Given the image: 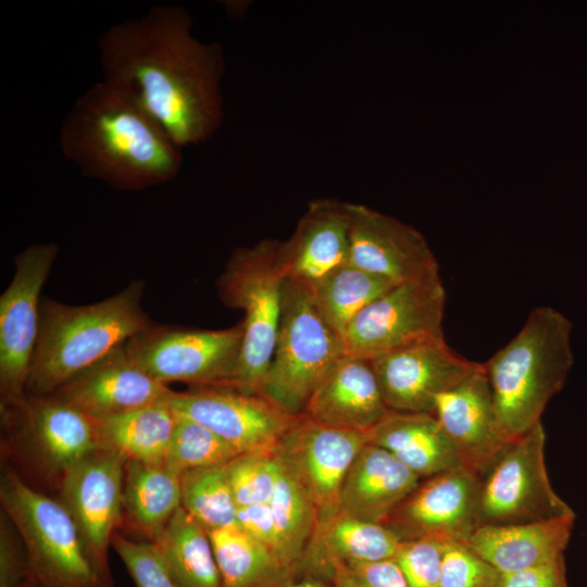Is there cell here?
Listing matches in <instances>:
<instances>
[{
    "label": "cell",
    "instance_id": "cell-1",
    "mask_svg": "<svg viewBox=\"0 0 587 587\" xmlns=\"http://www.w3.org/2000/svg\"><path fill=\"white\" fill-rule=\"evenodd\" d=\"M182 5L151 8L98 38L104 82L126 93L180 148L209 140L224 118L221 45L192 35Z\"/></svg>",
    "mask_w": 587,
    "mask_h": 587
},
{
    "label": "cell",
    "instance_id": "cell-2",
    "mask_svg": "<svg viewBox=\"0 0 587 587\" xmlns=\"http://www.w3.org/2000/svg\"><path fill=\"white\" fill-rule=\"evenodd\" d=\"M63 155L85 177L123 191L174 179L182 149L136 102L101 80L74 102L59 135Z\"/></svg>",
    "mask_w": 587,
    "mask_h": 587
},
{
    "label": "cell",
    "instance_id": "cell-3",
    "mask_svg": "<svg viewBox=\"0 0 587 587\" xmlns=\"http://www.w3.org/2000/svg\"><path fill=\"white\" fill-rule=\"evenodd\" d=\"M143 288L142 282L134 280L111 297L86 305L42 298L26 392L53 394L147 328L152 321L141 305Z\"/></svg>",
    "mask_w": 587,
    "mask_h": 587
},
{
    "label": "cell",
    "instance_id": "cell-4",
    "mask_svg": "<svg viewBox=\"0 0 587 587\" xmlns=\"http://www.w3.org/2000/svg\"><path fill=\"white\" fill-rule=\"evenodd\" d=\"M573 324L561 311L538 307L522 328L483 363L500 422L516 438L541 422L549 401L573 369Z\"/></svg>",
    "mask_w": 587,
    "mask_h": 587
},
{
    "label": "cell",
    "instance_id": "cell-5",
    "mask_svg": "<svg viewBox=\"0 0 587 587\" xmlns=\"http://www.w3.org/2000/svg\"><path fill=\"white\" fill-rule=\"evenodd\" d=\"M278 240L236 249L217 280L221 301L243 312V339L227 386L261 392L271 365L282 316L286 279L278 265Z\"/></svg>",
    "mask_w": 587,
    "mask_h": 587
},
{
    "label": "cell",
    "instance_id": "cell-6",
    "mask_svg": "<svg viewBox=\"0 0 587 587\" xmlns=\"http://www.w3.org/2000/svg\"><path fill=\"white\" fill-rule=\"evenodd\" d=\"M0 502L25 544L32 576L42 587H108L93 570L75 523L59 500L32 487L5 465Z\"/></svg>",
    "mask_w": 587,
    "mask_h": 587
},
{
    "label": "cell",
    "instance_id": "cell-7",
    "mask_svg": "<svg viewBox=\"0 0 587 587\" xmlns=\"http://www.w3.org/2000/svg\"><path fill=\"white\" fill-rule=\"evenodd\" d=\"M345 354L341 338L305 289L286 280L276 347L261 394L287 414H303L314 390Z\"/></svg>",
    "mask_w": 587,
    "mask_h": 587
},
{
    "label": "cell",
    "instance_id": "cell-8",
    "mask_svg": "<svg viewBox=\"0 0 587 587\" xmlns=\"http://www.w3.org/2000/svg\"><path fill=\"white\" fill-rule=\"evenodd\" d=\"M243 326L201 329L151 323L128 341L133 361L157 380L189 388L227 386L242 347Z\"/></svg>",
    "mask_w": 587,
    "mask_h": 587
},
{
    "label": "cell",
    "instance_id": "cell-9",
    "mask_svg": "<svg viewBox=\"0 0 587 587\" xmlns=\"http://www.w3.org/2000/svg\"><path fill=\"white\" fill-rule=\"evenodd\" d=\"M540 423L513 438L480 477L479 526L575 516L554 491L545 460Z\"/></svg>",
    "mask_w": 587,
    "mask_h": 587
},
{
    "label": "cell",
    "instance_id": "cell-10",
    "mask_svg": "<svg viewBox=\"0 0 587 587\" xmlns=\"http://www.w3.org/2000/svg\"><path fill=\"white\" fill-rule=\"evenodd\" d=\"M0 408L11 448L20 449L27 463L57 486L70 469L100 448L93 420L53 395L26 392Z\"/></svg>",
    "mask_w": 587,
    "mask_h": 587
},
{
    "label": "cell",
    "instance_id": "cell-11",
    "mask_svg": "<svg viewBox=\"0 0 587 587\" xmlns=\"http://www.w3.org/2000/svg\"><path fill=\"white\" fill-rule=\"evenodd\" d=\"M446 289L439 273L395 285L352 321L346 354L372 360L409 344L444 336Z\"/></svg>",
    "mask_w": 587,
    "mask_h": 587
},
{
    "label": "cell",
    "instance_id": "cell-12",
    "mask_svg": "<svg viewBox=\"0 0 587 587\" xmlns=\"http://www.w3.org/2000/svg\"><path fill=\"white\" fill-rule=\"evenodd\" d=\"M54 242L35 243L14 259L13 277L0 297L1 404L26 394L40 316V292L58 257Z\"/></svg>",
    "mask_w": 587,
    "mask_h": 587
},
{
    "label": "cell",
    "instance_id": "cell-13",
    "mask_svg": "<svg viewBox=\"0 0 587 587\" xmlns=\"http://www.w3.org/2000/svg\"><path fill=\"white\" fill-rule=\"evenodd\" d=\"M126 459L99 448L82 459L58 485L59 501L71 515L86 554L102 582L113 587L109 548L123 521Z\"/></svg>",
    "mask_w": 587,
    "mask_h": 587
},
{
    "label": "cell",
    "instance_id": "cell-14",
    "mask_svg": "<svg viewBox=\"0 0 587 587\" xmlns=\"http://www.w3.org/2000/svg\"><path fill=\"white\" fill-rule=\"evenodd\" d=\"M173 411L208 427L240 454L275 453L296 419L261 392L211 386L173 391Z\"/></svg>",
    "mask_w": 587,
    "mask_h": 587
},
{
    "label": "cell",
    "instance_id": "cell-15",
    "mask_svg": "<svg viewBox=\"0 0 587 587\" xmlns=\"http://www.w3.org/2000/svg\"><path fill=\"white\" fill-rule=\"evenodd\" d=\"M366 444V435L326 425L305 413L283 437L275 454L309 495L317 522L340 510L345 477Z\"/></svg>",
    "mask_w": 587,
    "mask_h": 587
},
{
    "label": "cell",
    "instance_id": "cell-16",
    "mask_svg": "<svg viewBox=\"0 0 587 587\" xmlns=\"http://www.w3.org/2000/svg\"><path fill=\"white\" fill-rule=\"evenodd\" d=\"M389 410L434 413L436 398L482 367L445 337L419 340L370 360Z\"/></svg>",
    "mask_w": 587,
    "mask_h": 587
},
{
    "label": "cell",
    "instance_id": "cell-17",
    "mask_svg": "<svg viewBox=\"0 0 587 587\" xmlns=\"http://www.w3.org/2000/svg\"><path fill=\"white\" fill-rule=\"evenodd\" d=\"M480 477L459 467L422 479L383 523L401 540L462 541L479 526Z\"/></svg>",
    "mask_w": 587,
    "mask_h": 587
},
{
    "label": "cell",
    "instance_id": "cell-18",
    "mask_svg": "<svg viewBox=\"0 0 587 587\" xmlns=\"http://www.w3.org/2000/svg\"><path fill=\"white\" fill-rule=\"evenodd\" d=\"M349 239L348 263L395 285L439 273L416 228L367 205L350 203Z\"/></svg>",
    "mask_w": 587,
    "mask_h": 587
},
{
    "label": "cell",
    "instance_id": "cell-19",
    "mask_svg": "<svg viewBox=\"0 0 587 587\" xmlns=\"http://www.w3.org/2000/svg\"><path fill=\"white\" fill-rule=\"evenodd\" d=\"M433 414L455 445L464 466L479 477L513 439L500 422L483 363L436 398Z\"/></svg>",
    "mask_w": 587,
    "mask_h": 587
},
{
    "label": "cell",
    "instance_id": "cell-20",
    "mask_svg": "<svg viewBox=\"0 0 587 587\" xmlns=\"http://www.w3.org/2000/svg\"><path fill=\"white\" fill-rule=\"evenodd\" d=\"M173 391L140 369L124 344L51 395L97 420L166 401Z\"/></svg>",
    "mask_w": 587,
    "mask_h": 587
},
{
    "label": "cell",
    "instance_id": "cell-21",
    "mask_svg": "<svg viewBox=\"0 0 587 587\" xmlns=\"http://www.w3.org/2000/svg\"><path fill=\"white\" fill-rule=\"evenodd\" d=\"M350 203L311 201L292 235L279 242L278 265L286 280L309 285L348 263Z\"/></svg>",
    "mask_w": 587,
    "mask_h": 587
},
{
    "label": "cell",
    "instance_id": "cell-22",
    "mask_svg": "<svg viewBox=\"0 0 587 587\" xmlns=\"http://www.w3.org/2000/svg\"><path fill=\"white\" fill-rule=\"evenodd\" d=\"M390 411L371 361L345 354L314 390L304 413L326 425L367 435Z\"/></svg>",
    "mask_w": 587,
    "mask_h": 587
},
{
    "label": "cell",
    "instance_id": "cell-23",
    "mask_svg": "<svg viewBox=\"0 0 587 587\" xmlns=\"http://www.w3.org/2000/svg\"><path fill=\"white\" fill-rule=\"evenodd\" d=\"M422 478L386 449L367 442L351 464L340 491V511L384 523Z\"/></svg>",
    "mask_w": 587,
    "mask_h": 587
},
{
    "label": "cell",
    "instance_id": "cell-24",
    "mask_svg": "<svg viewBox=\"0 0 587 587\" xmlns=\"http://www.w3.org/2000/svg\"><path fill=\"white\" fill-rule=\"evenodd\" d=\"M575 516L504 525H480L464 541L499 573L521 571L564 555Z\"/></svg>",
    "mask_w": 587,
    "mask_h": 587
},
{
    "label": "cell",
    "instance_id": "cell-25",
    "mask_svg": "<svg viewBox=\"0 0 587 587\" xmlns=\"http://www.w3.org/2000/svg\"><path fill=\"white\" fill-rule=\"evenodd\" d=\"M401 539L386 525L352 517L342 511L319 521L298 574L329 582L334 562H373L395 558Z\"/></svg>",
    "mask_w": 587,
    "mask_h": 587
},
{
    "label": "cell",
    "instance_id": "cell-26",
    "mask_svg": "<svg viewBox=\"0 0 587 587\" xmlns=\"http://www.w3.org/2000/svg\"><path fill=\"white\" fill-rule=\"evenodd\" d=\"M422 479L465 467L462 458L432 413L390 411L367 435Z\"/></svg>",
    "mask_w": 587,
    "mask_h": 587
},
{
    "label": "cell",
    "instance_id": "cell-27",
    "mask_svg": "<svg viewBox=\"0 0 587 587\" xmlns=\"http://www.w3.org/2000/svg\"><path fill=\"white\" fill-rule=\"evenodd\" d=\"M180 507V474L164 463L126 461L123 520L135 532L147 541L155 542Z\"/></svg>",
    "mask_w": 587,
    "mask_h": 587
},
{
    "label": "cell",
    "instance_id": "cell-28",
    "mask_svg": "<svg viewBox=\"0 0 587 587\" xmlns=\"http://www.w3.org/2000/svg\"><path fill=\"white\" fill-rule=\"evenodd\" d=\"M176 421L167 400L93 420L100 448L143 463H164Z\"/></svg>",
    "mask_w": 587,
    "mask_h": 587
},
{
    "label": "cell",
    "instance_id": "cell-29",
    "mask_svg": "<svg viewBox=\"0 0 587 587\" xmlns=\"http://www.w3.org/2000/svg\"><path fill=\"white\" fill-rule=\"evenodd\" d=\"M209 536L224 587H284L297 575L238 525Z\"/></svg>",
    "mask_w": 587,
    "mask_h": 587
},
{
    "label": "cell",
    "instance_id": "cell-30",
    "mask_svg": "<svg viewBox=\"0 0 587 587\" xmlns=\"http://www.w3.org/2000/svg\"><path fill=\"white\" fill-rule=\"evenodd\" d=\"M153 544L178 587H224L209 532L183 507Z\"/></svg>",
    "mask_w": 587,
    "mask_h": 587
},
{
    "label": "cell",
    "instance_id": "cell-31",
    "mask_svg": "<svg viewBox=\"0 0 587 587\" xmlns=\"http://www.w3.org/2000/svg\"><path fill=\"white\" fill-rule=\"evenodd\" d=\"M394 286L347 263L302 287L321 317L342 340L359 313Z\"/></svg>",
    "mask_w": 587,
    "mask_h": 587
},
{
    "label": "cell",
    "instance_id": "cell-32",
    "mask_svg": "<svg viewBox=\"0 0 587 587\" xmlns=\"http://www.w3.org/2000/svg\"><path fill=\"white\" fill-rule=\"evenodd\" d=\"M276 458L278 479L267 503L277 533L280 560L298 574L299 564L315 530L317 512L295 475Z\"/></svg>",
    "mask_w": 587,
    "mask_h": 587
},
{
    "label": "cell",
    "instance_id": "cell-33",
    "mask_svg": "<svg viewBox=\"0 0 587 587\" xmlns=\"http://www.w3.org/2000/svg\"><path fill=\"white\" fill-rule=\"evenodd\" d=\"M182 507L208 532L237 525L236 503L226 464L180 474Z\"/></svg>",
    "mask_w": 587,
    "mask_h": 587
},
{
    "label": "cell",
    "instance_id": "cell-34",
    "mask_svg": "<svg viewBox=\"0 0 587 587\" xmlns=\"http://www.w3.org/2000/svg\"><path fill=\"white\" fill-rule=\"evenodd\" d=\"M177 415L164 464L182 474L185 471L225 465L240 453L208 427Z\"/></svg>",
    "mask_w": 587,
    "mask_h": 587
},
{
    "label": "cell",
    "instance_id": "cell-35",
    "mask_svg": "<svg viewBox=\"0 0 587 587\" xmlns=\"http://www.w3.org/2000/svg\"><path fill=\"white\" fill-rule=\"evenodd\" d=\"M226 470L238 508L270 501L278 479L275 453H242Z\"/></svg>",
    "mask_w": 587,
    "mask_h": 587
},
{
    "label": "cell",
    "instance_id": "cell-36",
    "mask_svg": "<svg viewBox=\"0 0 587 587\" xmlns=\"http://www.w3.org/2000/svg\"><path fill=\"white\" fill-rule=\"evenodd\" d=\"M111 547L121 558L136 587H178L155 544L128 539L115 532Z\"/></svg>",
    "mask_w": 587,
    "mask_h": 587
},
{
    "label": "cell",
    "instance_id": "cell-37",
    "mask_svg": "<svg viewBox=\"0 0 587 587\" xmlns=\"http://www.w3.org/2000/svg\"><path fill=\"white\" fill-rule=\"evenodd\" d=\"M500 573L466 544L445 541L440 587H497Z\"/></svg>",
    "mask_w": 587,
    "mask_h": 587
},
{
    "label": "cell",
    "instance_id": "cell-38",
    "mask_svg": "<svg viewBox=\"0 0 587 587\" xmlns=\"http://www.w3.org/2000/svg\"><path fill=\"white\" fill-rule=\"evenodd\" d=\"M442 550L435 538L401 540L395 560L409 587H440Z\"/></svg>",
    "mask_w": 587,
    "mask_h": 587
},
{
    "label": "cell",
    "instance_id": "cell-39",
    "mask_svg": "<svg viewBox=\"0 0 587 587\" xmlns=\"http://www.w3.org/2000/svg\"><path fill=\"white\" fill-rule=\"evenodd\" d=\"M32 577L25 544L2 512L0 521V587H17Z\"/></svg>",
    "mask_w": 587,
    "mask_h": 587
},
{
    "label": "cell",
    "instance_id": "cell-40",
    "mask_svg": "<svg viewBox=\"0 0 587 587\" xmlns=\"http://www.w3.org/2000/svg\"><path fill=\"white\" fill-rule=\"evenodd\" d=\"M497 587H569L564 555L534 567L500 573Z\"/></svg>",
    "mask_w": 587,
    "mask_h": 587
},
{
    "label": "cell",
    "instance_id": "cell-41",
    "mask_svg": "<svg viewBox=\"0 0 587 587\" xmlns=\"http://www.w3.org/2000/svg\"><path fill=\"white\" fill-rule=\"evenodd\" d=\"M237 525L270 549L282 562L278 550L277 533L268 503L238 508Z\"/></svg>",
    "mask_w": 587,
    "mask_h": 587
},
{
    "label": "cell",
    "instance_id": "cell-42",
    "mask_svg": "<svg viewBox=\"0 0 587 587\" xmlns=\"http://www.w3.org/2000/svg\"><path fill=\"white\" fill-rule=\"evenodd\" d=\"M345 564L359 587H409L395 558Z\"/></svg>",
    "mask_w": 587,
    "mask_h": 587
},
{
    "label": "cell",
    "instance_id": "cell-43",
    "mask_svg": "<svg viewBox=\"0 0 587 587\" xmlns=\"http://www.w3.org/2000/svg\"><path fill=\"white\" fill-rule=\"evenodd\" d=\"M329 582L333 587H359L349 569L342 562L332 564Z\"/></svg>",
    "mask_w": 587,
    "mask_h": 587
},
{
    "label": "cell",
    "instance_id": "cell-44",
    "mask_svg": "<svg viewBox=\"0 0 587 587\" xmlns=\"http://www.w3.org/2000/svg\"><path fill=\"white\" fill-rule=\"evenodd\" d=\"M326 582L328 580L313 575H303L302 577L296 575L284 587H328Z\"/></svg>",
    "mask_w": 587,
    "mask_h": 587
},
{
    "label": "cell",
    "instance_id": "cell-45",
    "mask_svg": "<svg viewBox=\"0 0 587 587\" xmlns=\"http://www.w3.org/2000/svg\"><path fill=\"white\" fill-rule=\"evenodd\" d=\"M17 587H42V586L40 585L39 582H37L35 577L32 576L29 579H27L26 582H24Z\"/></svg>",
    "mask_w": 587,
    "mask_h": 587
}]
</instances>
